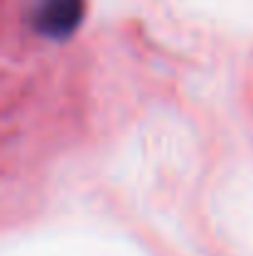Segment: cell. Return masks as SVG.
Segmentation results:
<instances>
[{
  "label": "cell",
  "mask_w": 253,
  "mask_h": 256,
  "mask_svg": "<svg viewBox=\"0 0 253 256\" xmlns=\"http://www.w3.org/2000/svg\"><path fill=\"white\" fill-rule=\"evenodd\" d=\"M82 20V0H37L35 28L45 38H67Z\"/></svg>",
  "instance_id": "obj_1"
}]
</instances>
